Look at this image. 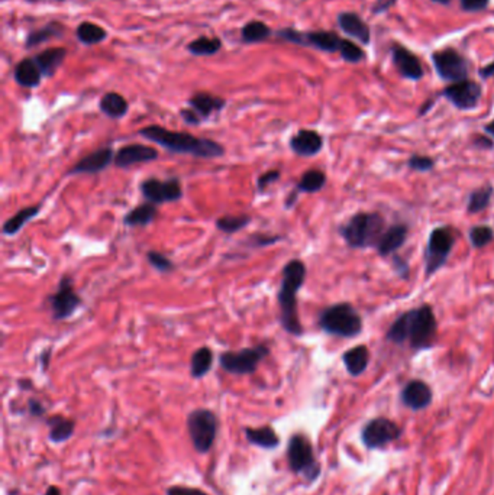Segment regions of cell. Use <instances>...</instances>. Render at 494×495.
<instances>
[{
	"label": "cell",
	"instance_id": "cell-1",
	"mask_svg": "<svg viewBox=\"0 0 494 495\" xmlns=\"http://www.w3.org/2000/svg\"><path fill=\"white\" fill-rule=\"evenodd\" d=\"M438 322L433 310L428 304H422L413 310L400 315L387 330V340L403 345L409 343L412 349H429L436 342Z\"/></svg>",
	"mask_w": 494,
	"mask_h": 495
},
{
	"label": "cell",
	"instance_id": "cell-2",
	"mask_svg": "<svg viewBox=\"0 0 494 495\" xmlns=\"http://www.w3.org/2000/svg\"><path fill=\"white\" fill-rule=\"evenodd\" d=\"M144 139L158 143L164 150L173 154L192 155L196 158L213 159L225 155V148L222 143H219L209 138L194 136L187 132L170 131L167 127L160 125L145 126L138 132Z\"/></svg>",
	"mask_w": 494,
	"mask_h": 495
},
{
	"label": "cell",
	"instance_id": "cell-3",
	"mask_svg": "<svg viewBox=\"0 0 494 495\" xmlns=\"http://www.w3.org/2000/svg\"><path fill=\"white\" fill-rule=\"evenodd\" d=\"M306 265L300 260H290L281 269V283L277 292L279 320L286 332L293 336L303 335L298 308V292L306 281Z\"/></svg>",
	"mask_w": 494,
	"mask_h": 495
},
{
	"label": "cell",
	"instance_id": "cell-4",
	"mask_svg": "<svg viewBox=\"0 0 494 495\" xmlns=\"http://www.w3.org/2000/svg\"><path fill=\"white\" fill-rule=\"evenodd\" d=\"M386 229V220L380 213L361 212L339 228V235L353 249L376 248Z\"/></svg>",
	"mask_w": 494,
	"mask_h": 495
},
{
	"label": "cell",
	"instance_id": "cell-5",
	"mask_svg": "<svg viewBox=\"0 0 494 495\" xmlns=\"http://www.w3.org/2000/svg\"><path fill=\"white\" fill-rule=\"evenodd\" d=\"M319 327L325 333L353 339L362 332V317L350 303H337L323 308L318 319Z\"/></svg>",
	"mask_w": 494,
	"mask_h": 495
},
{
	"label": "cell",
	"instance_id": "cell-6",
	"mask_svg": "<svg viewBox=\"0 0 494 495\" xmlns=\"http://www.w3.org/2000/svg\"><path fill=\"white\" fill-rule=\"evenodd\" d=\"M270 355V346L258 343L240 351H225L219 356L221 368L232 375H249L258 370V365Z\"/></svg>",
	"mask_w": 494,
	"mask_h": 495
},
{
	"label": "cell",
	"instance_id": "cell-7",
	"mask_svg": "<svg viewBox=\"0 0 494 495\" xmlns=\"http://www.w3.org/2000/svg\"><path fill=\"white\" fill-rule=\"evenodd\" d=\"M187 432L192 443L199 453H208L217 434L219 420L209 409H196L187 416Z\"/></svg>",
	"mask_w": 494,
	"mask_h": 495
},
{
	"label": "cell",
	"instance_id": "cell-8",
	"mask_svg": "<svg viewBox=\"0 0 494 495\" xmlns=\"http://www.w3.org/2000/svg\"><path fill=\"white\" fill-rule=\"evenodd\" d=\"M287 459L290 469L303 475L309 482H314L321 473V466L314 455V446L303 434L291 436L287 446Z\"/></svg>",
	"mask_w": 494,
	"mask_h": 495
},
{
	"label": "cell",
	"instance_id": "cell-9",
	"mask_svg": "<svg viewBox=\"0 0 494 495\" xmlns=\"http://www.w3.org/2000/svg\"><path fill=\"white\" fill-rule=\"evenodd\" d=\"M454 245L455 235L449 228L439 226L431 232L424 253L426 277H431V275L438 272V269H441L447 264Z\"/></svg>",
	"mask_w": 494,
	"mask_h": 495
},
{
	"label": "cell",
	"instance_id": "cell-10",
	"mask_svg": "<svg viewBox=\"0 0 494 495\" xmlns=\"http://www.w3.org/2000/svg\"><path fill=\"white\" fill-rule=\"evenodd\" d=\"M47 303L54 320H67L76 313V310L82 306L83 300L77 294L71 275H63L59 281L57 290L51 296H48Z\"/></svg>",
	"mask_w": 494,
	"mask_h": 495
},
{
	"label": "cell",
	"instance_id": "cell-11",
	"mask_svg": "<svg viewBox=\"0 0 494 495\" xmlns=\"http://www.w3.org/2000/svg\"><path fill=\"white\" fill-rule=\"evenodd\" d=\"M436 74L444 81L458 83L468 79L470 61L454 48L435 51L431 55Z\"/></svg>",
	"mask_w": 494,
	"mask_h": 495
},
{
	"label": "cell",
	"instance_id": "cell-12",
	"mask_svg": "<svg viewBox=\"0 0 494 495\" xmlns=\"http://www.w3.org/2000/svg\"><path fill=\"white\" fill-rule=\"evenodd\" d=\"M284 41L298 44L300 47H312L323 52H339L344 38L332 31H310L300 32L291 28H286L277 32Z\"/></svg>",
	"mask_w": 494,
	"mask_h": 495
},
{
	"label": "cell",
	"instance_id": "cell-13",
	"mask_svg": "<svg viewBox=\"0 0 494 495\" xmlns=\"http://www.w3.org/2000/svg\"><path fill=\"white\" fill-rule=\"evenodd\" d=\"M139 191L145 201L155 206L164 203H176L183 198V187L177 177H170L167 180H158L155 177L145 178L141 181Z\"/></svg>",
	"mask_w": 494,
	"mask_h": 495
},
{
	"label": "cell",
	"instance_id": "cell-14",
	"mask_svg": "<svg viewBox=\"0 0 494 495\" xmlns=\"http://www.w3.org/2000/svg\"><path fill=\"white\" fill-rule=\"evenodd\" d=\"M401 434V429L394 423V421L378 417L364 426L361 432V439L364 445L369 449H378L386 446L394 440H397Z\"/></svg>",
	"mask_w": 494,
	"mask_h": 495
},
{
	"label": "cell",
	"instance_id": "cell-15",
	"mask_svg": "<svg viewBox=\"0 0 494 495\" xmlns=\"http://www.w3.org/2000/svg\"><path fill=\"white\" fill-rule=\"evenodd\" d=\"M441 96L452 103L458 110H472L479 106L483 96L481 86L474 80H463L447 86Z\"/></svg>",
	"mask_w": 494,
	"mask_h": 495
},
{
	"label": "cell",
	"instance_id": "cell-16",
	"mask_svg": "<svg viewBox=\"0 0 494 495\" xmlns=\"http://www.w3.org/2000/svg\"><path fill=\"white\" fill-rule=\"evenodd\" d=\"M390 52H392L393 64L401 77L412 81H419L424 77L425 72H424L422 63H420L415 52H412L401 44L392 45Z\"/></svg>",
	"mask_w": 494,
	"mask_h": 495
},
{
	"label": "cell",
	"instance_id": "cell-17",
	"mask_svg": "<svg viewBox=\"0 0 494 495\" xmlns=\"http://www.w3.org/2000/svg\"><path fill=\"white\" fill-rule=\"evenodd\" d=\"M115 150L112 146H103L88 155L79 159L72 167L68 170V175H80V174H99L105 171L109 165L115 161Z\"/></svg>",
	"mask_w": 494,
	"mask_h": 495
},
{
	"label": "cell",
	"instance_id": "cell-18",
	"mask_svg": "<svg viewBox=\"0 0 494 495\" xmlns=\"http://www.w3.org/2000/svg\"><path fill=\"white\" fill-rule=\"evenodd\" d=\"M158 151L154 146L144 143H131L119 148L115 154L114 164L118 168H131L137 164H146L158 158Z\"/></svg>",
	"mask_w": 494,
	"mask_h": 495
},
{
	"label": "cell",
	"instance_id": "cell-19",
	"mask_svg": "<svg viewBox=\"0 0 494 495\" xmlns=\"http://www.w3.org/2000/svg\"><path fill=\"white\" fill-rule=\"evenodd\" d=\"M433 394L429 385L420 379L409 381L403 391H401V401L403 404L415 411L426 409L432 402Z\"/></svg>",
	"mask_w": 494,
	"mask_h": 495
},
{
	"label": "cell",
	"instance_id": "cell-20",
	"mask_svg": "<svg viewBox=\"0 0 494 495\" xmlns=\"http://www.w3.org/2000/svg\"><path fill=\"white\" fill-rule=\"evenodd\" d=\"M290 150L299 157H315L323 148V138L312 129H300L290 138Z\"/></svg>",
	"mask_w": 494,
	"mask_h": 495
},
{
	"label": "cell",
	"instance_id": "cell-21",
	"mask_svg": "<svg viewBox=\"0 0 494 495\" xmlns=\"http://www.w3.org/2000/svg\"><path fill=\"white\" fill-rule=\"evenodd\" d=\"M338 25L344 33L353 36L362 45L370 44L371 29L360 15L354 12H342L338 15Z\"/></svg>",
	"mask_w": 494,
	"mask_h": 495
},
{
	"label": "cell",
	"instance_id": "cell-22",
	"mask_svg": "<svg viewBox=\"0 0 494 495\" xmlns=\"http://www.w3.org/2000/svg\"><path fill=\"white\" fill-rule=\"evenodd\" d=\"M409 235V228L406 225H393L386 229L380 237L376 246L380 256H390L405 245Z\"/></svg>",
	"mask_w": 494,
	"mask_h": 495
},
{
	"label": "cell",
	"instance_id": "cell-23",
	"mask_svg": "<svg viewBox=\"0 0 494 495\" xmlns=\"http://www.w3.org/2000/svg\"><path fill=\"white\" fill-rule=\"evenodd\" d=\"M225 104H226L225 99L213 96L210 93H203V91L193 95L189 99L190 109L202 122L209 119L213 113L221 112V110L225 107Z\"/></svg>",
	"mask_w": 494,
	"mask_h": 495
},
{
	"label": "cell",
	"instance_id": "cell-24",
	"mask_svg": "<svg viewBox=\"0 0 494 495\" xmlns=\"http://www.w3.org/2000/svg\"><path fill=\"white\" fill-rule=\"evenodd\" d=\"M342 362L345 365V370L348 371L353 377H360L365 370L369 368L370 362V351L367 346L358 345L351 347L342 355Z\"/></svg>",
	"mask_w": 494,
	"mask_h": 495
},
{
	"label": "cell",
	"instance_id": "cell-25",
	"mask_svg": "<svg viewBox=\"0 0 494 495\" xmlns=\"http://www.w3.org/2000/svg\"><path fill=\"white\" fill-rule=\"evenodd\" d=\"M158 216V207L148 201L138 205L123 217V225L128 228H145L151 225Z\"/></svg>",
	"mask_w": 494,
	"mask_h": 495
},
{
	"label": "cell",
	"instance_id": "cell-26",
	"mask_svg": "<svg viewBox=\"0 0 494 495\" xmlns=\"http://www.w3.org/2000/svg\"><path fill=\"white\" fill-rule=\"evenodd\" d=\"M13 77L15 81L26 88H33L36 86H40L41 83V77L43 72L40 70V67L36 65L35 60H22L20 64L15 67L13 71Z\"/></svg>",
	"mask_w": 494,
	"mask_h": 495
},
{
	"label": "cell",
	"instance_id": "cell-27",
	"mask_svg": "<svg viewBox=\"0 0 494 495\" xmlns=\"http://www.w3.org/2000/svg\"><path fill=\"white\" fill-rule=\"evenodd\" d=\"M244 433L249 443L265 450H272L280 445V437L271 426H261L258 429L245 427Z\"/></svg>",
	"mask_w": 494,
	"mask_h": 495
},
{
	"label": "cell",
	"instance_id": "cell-28",
	"mask_svg": "<svg viewBox=\"0 0 494 495\" xmlns=\"http://www.w3.org/2000/svg\"><path fill=\"white\" fill-rule=\"evenodd\" d=\"M47 425L49 427L48 437L54 443H63L75 434L76 423L72 418H67L63 416H51L47 418Z\"/></svg>",
	"mask_w": 494,
	"mask_h": 495
},
{
	"label": "cell",
	"instance_id": "cell-29",
	"mask_svg": "<svg viewBox=\"0 0 494 495\" xmlns=\"http://www.w3.org/2000/svg\"><path fill=\"white\" fill-rule=\"evenodd\" d=\"M65 57H67L65 48H49V49H45L41 54L36 55L33 60H35L36 65L40 67L43 76L51 77V76H54V72L60 68V65L63 64Z\"/></svg>",
	"mask_w": 494,
	"mask_h": 495
},
{
	"label": "cell",
	"instance_id": "cell-30",
	"mask_svg": "<svg viewBox=\"0 0 494 495\" xmlns=\"http://www.w3.org/2000/svg\"><path fill=\"white\" fill-rule=\"evenodd\" d=\"M41 207H43V205H33V206H28V207L17 210L13 216H10L8 220H5V223L2 226V233L5 236L16 235L28 222H31L33 217L40 214Z\"/></svg>",
	"mask_w": 494,
	"mask_h": 495
},
{
	"label": "cell",
	"instance_id": "cell-31",
	"mask_svg": "<svg viewBox=\"0 0 494 495\" xmlns=\"http://www.w3.org/2000/svg\"><path fill=\"white\" fill-rule=\"evenodd\" d=\"M213 351L209 346H202L196 349L190 358V375L196 379L203 378L209 374L213 366Z\"/></svg>",
	"mask_w": 494,
	"mask_h": 495
},
{
	"label": "cell",
	"instance_id": "cell-32",
	"mask_svg": "<svg viewBox=\"0 0 494 495\" xmlns=\"http://www.w3.org/2000/svg\"><path fill=\"white\" fill-rule=\"evenodd\" d=\"M99 107L102 110V113H105L107 118L121 119L128 113L130 104H128L126 99L122 95L115 93V91H111V93H106L100 99Z\"/></svg>",
	"mask_w": 494,
	"mask_h": 495
},
{
	"label": "cell",
	"instance_id": "cell-33",
	"mask_svg": "<svg viewBox=\"0 0 494 495\" xmlns=\"http://www.w3.org/2000/svg\"><path fill=\"white\" fill-rule=\"evenodd\" d=\"M326 184V175L321 170H307L300 177L298 186L295 187L299 193H318Z\"/></svg>",
	"mask_w": 494,
	"mask_h": 495
},
{
	"label": "cell",
	"instance_id": "cell-34",
	"mask_svg": "<svg viewBox=\"0 0 494 495\" xmlns=\"http://www.w3.org/2000/svg\"><path fill=\"white\" fill-rule=\"evenodd\" d=\"M63 31H64V26L60 22H51L41 29H36L28 35L26 42H25L26 48H32V47L43 44V42H47L52 38H57V36H60L63 33Z\"/></svg>",
	"mask_w": 494,
	"mask_h": 495
},
{
	"label": "cell",
	"instance_id": "cell-35",
	"mask_svg": "<svg viewBox=\"0 0 494 495\" xmlns=\"http://www.w3.org/2000/svg\"><path fill=\"white\" fill-rule=\"evenodd\" d=\"M251 220H252L251 216L245 214V213L236 214V216L226 214V216H222L216 220V228H217V230H221L226 235H232V233H236V232L242 230L244 228H247L251 223Z\"/></svg>",
	"mask_w": 494,
	"mask_h": 495
},
{
	"label": "cell",
	"instance_id": "cell-36",
	"mask_svg": "<svg viewBox=\"0 0 494 495\" xmlns=\"http://www.w3.org/2000/svg\"><path fill=\"white\" fill-rule=\"evenodd\" d=\"M76 35L79 41L86 45H95L106 40V31L91 22H83L82 25H79Z\"/></svg>",
	"mask_w": 494,
	"mask_h": 495
},
{
	"label": "cell",
	"instance_id": "cell-37",
	"mask_svg": "<svg viewBox=\"0 0 494 495\" xmlns=\"http://www.w3.org/2000/svg\"><path fill=\"white\" fill-rule=\"evenodd\" d=\"M493 193H494V190H493L491 186L474 190L468 197L467 212L471 213V214H475V213H480V212L486 210L488 207V205H490V200H491Z\"/></svg>",
	"mask_w": 494,
	"mask_h": 495
},
{
	"label": "cell",
	"instance_id": "cell-38",
	"mask_svg": "<svg viewBox=\"0 0 494 495\" xmlns=\"http://www.w3.org/2000/svg\"><path fill=\"white\" fill-rule=\"evenodd\" d=\"M241 33H242V40L247 44H255V42H263L264 40H267L271 35V29L260 21H251L249 24H247L242 28Z\"/></svg>",
	"mask_w": 494,
	"mask_h": 495
},
{
	"label": "cell",
	"instance_id": "cell-39",
	"mask_svg": "<svg viewBox=\"0 0 494 495\" xmlns=\"http://www.w3.org/2000/svg\"><path fill=\"white\" fill-rule=\"evenodd\" d=\"M222 42L217 38H208V36H200V38L192 41L187 47L189 52L197 57H202V55H215L219 49H221Z\"/></svg>",
	"mask_w": 494,
	"mask_h": 495
},
{
	"label": "cell",
	"instance_id": "cell-40",
	"mask_svg": "<svg viewBox=\"0 0 494 495\" xmlns=\"http://www.w3.org/2000/svg\"><path fill=\"white\" fill-rule=\"evenodd\" d=\"M494 239V230L490 226H474L470 229L471 245L477 249L486 248Z\"/></svg>",
	"mask_w": 494,
	"mask_h": 495
},
{
	"label": "cell",
	"instance_id": "cell-41",
	"mask_svg": "<svg viewBox=\"0 0 494 495\" xmlns=\"http://www.w3.org/2000/svg\"><path fill=\"white\" fill-rule=\"evenodd\" d=\"M339 54H341L344 61L351 63V64H358V63L364 61V58H365L364 49L360 45H357L355 42H353L350 40H345V38H344Z\"/></svg>",
	"mask_w": 494,
	"mask_h": 495
},
{
	"label": "cell",
	"instance_id": "cell-42",
	"mask_svg": "<svg viewBox=\"0 0 494 495\" xmlns=\"http://www.w3.org/2000/svg\"><path fill=\"white\" fill-rule=\"evenodd\" d=\"M146 261H148L150 265L154 267L158 272H171L176 268V265L173 264V261L169 258V256L158 251L146 252Z\"/></svg>",
	"mask_w": 494,
	"mask_h": 495
},
{
	"label": "cell",
	"instance_id": "cell-43",
	"mask_svg": "<svg viewBox=\"0 0 494 495\" xmlns=\"http://www.w3.org/2000/svg\"><path fill=\"white\" fill-rule=\"evenodd\" d=\"M283 239L281 235H270V233H252L247 239V245L249 248H265L277 244Z\"/></svg>",
	"mask_w": 494,
	"mask_h": 495
},
{
	"label": "cell",
	"instance_id": "cell-44",
	"mask_svg": "<svg viewBox=\"0 0 494 495\" xmlns=\"http://www.w3.org/2000/svg\"><path fill=\"white\" fill-rule=\"evenodd\" d=\"M408 167L413 171H419V173H428L431 170H433L435 167V161L431 157L426 155H419L415 154L409 158L408 161Z\"/></svg>",
	"mask_w": 494,
	"mask_h": 495
},
{
	"label": "cell",
	"instance_id": "cell-45",
	"mask_svg": "<svg viewBox=\"0 0 494 495\" xmlns=\"http://www.w3.org/2000/svg\"><path fill=\"white\" fill-rule=\"evenodd\" d=\"M280 177H281V171L280 170H268V171L263 173L257 178V190H258V193H263L265 189L272 186L274 182H277L280 180Z\"/></svg>",
	"mask_w": 494,
	"mask_h": 495
},
{
	"label": "cell",
	"instance_id": "cell-46",
	"mask_svg": "<svg viewBox=\"0 0 494 495\" xmlns=\"http://www.w3.org/2000/svg\"><path fill=\"white\" fill-rule=\"evenodd\" d=\"M460 6L464 12L470 13L483 12L490 6V0H460Z\"/></svg>",
	"mask_w": 494,
	"mask_h": 495
},
{
	"label": "cell",
	"instance_id": "cell-47",
	"mask_svg": "<svg viewBox=\"0 0 494 495\" xmlns=\"http://www.w3.org/2000/svg\"><path fill=\"white\" fill-rule=\"evenodd\" d=\"M167 495H209L199 488H189L181 485H173L167 489Z\"/></svg>",
	"mask_w": 494,
	"mask_h": 495
},
{
	"label": "cell",
	"instance_id": "cell-48",
	"mask_svg": "<svg viewBox=\"0 0 494 495\" xmlns=\"http://www.w3.org/2000/svg\"><path fill=\"white\" fill-rule=\"evenodd\" d=\"M397 3V0H376L371 6V13L373 15H381L389 12L394 5Z\"/></svg>",
	"mask_w": 494,
	"mask_h": 495
},
{
	"label": "cell",
	"instance_id": "cell-49",
	"mask_svg": "<svg viewBox=\"0 0 494 495\" xmlns=\"http://www.w3.org/2000/svg\"><path fill=\"white\" fill-rule=\"evenodd\" d=\"M28 411L33 417H41L45 414V407L40 400L36 398H29L28 400Z\"/></svg>",
	"mask_w": 494,
	"mask_h": 495
},
{
	"label": "cell",
	"instance_id": "cell-50",
	"mask_svg": "<svg viewBox=\"0 0 494 495\" xmlns=\"http://www.w3.org/2000/svg\"><path fill=\"white\" fill-rule=\"evenodd\" d=\"M180 116H181L183 120H185V123L192 125V126H197V125L202 123V120L199 119V116L193 112L190 107L189 109H181L180 110Z\"/></svg>",
	"mask_w": 494,
	"mask_h": 495
},
{
	"label": "cell",
	"instance_id": "cell-51",
	"mask_svg": "<svg viewBox=\"0 0 494 495\" xmlns=\"http://www.w3.org/2000/svg\"><path fill=\"white\" fill-rule=\"evenodd\" d=\"M472 145L477 146L479 150H491V148H494L493 141L490 138H486V136H475L474 141H472Z\"/></svg>",
	"mask_w": 494,
	"mask_h": 495
},
{
	"label": "cell",
	"instance_id": "cell-52",
	"mask_svg": "<svg viewBox=\"0 0 494 495\" xmlns=\"http://www.w3.org/2000/svg\"><path fill=\"white\" fill-rule=\"evenodd\" d=\"M393 265L396 268V271L401 275V277H408V274H409V265L408 262H405L401 258H399V256H394L393 258Z\"/></svg>",
	"mask_w": 494,
	"mask_h": 495
},
{
	"label": "cell",
	"instance_id": "cell-53",
	"mask_svg": "<svg viewBox=\"0 0 494 495\" xmlns=\"http://www.w3.org/2000/svg\"><path fill=\"white\" fill-rule=\"evenodd\" d=\"M479 74L483 80H487V79H491L494 77V61H491L490 64L484 65L483 68L479 70Z\"/></svg>",
	"mask_w": 494,
	"mask_h": 495
},
{
	"label": "cell",
	"instance_id": "cell-54",
	"mask_svg": "<svg viewBox=\"0 0 494 495\" xmlns=\"http://www.w3.org/2000/svg\"><path fill=\"white\" fill-rule=\"evenodd\" d=\"M51 355H52V349H51V347H48V349L43 351V354H41V356H40V362H41V366H43V371H44V372L49 368Z\"/></svg>",
	"mask_w": 494,
	"mask_h": 495
},
{
	"label": "cell",
	"instance_id": "cell-55",
	"mask_svg": "<svg viewBox=\"0 0 494 495\" xmlns=\"http://www.w3.org/2000/svg\"><path fill=\"white\" fill-rule=\"evenodd\" d=\"M299 194H300V193H299L296 189L293 190V191L287 196V198H286V201H284V207H286V209H291L293 206H295L298 198H299Z\"/></svg>",
	"mask_w": 494,
	"mask_h": 495
},
{
	"label": "cell",
	"instance_id": "cell-56",
	"mask_svg": "<svg viewBox=\"0 0 494 495\" xmlns=\"http://www.w3.org/2000/svg\"><path fill=\"white\" fill-rule=\"evenodd\" d=\"M484 132H486L488 136L494 138V119H493L490 123H487V125L484 126Z\"/></svg>",
	"mask_w": 494,
	"mask_h": 495
},
{
	"label": "cell",
	"instance_id": "cell-57",
	"mask_svg": "<svg viewBox=\"0 0 494 495\" xmlns=\"http://www.w3.org/2000/svg\"><path fill=\"white\" fill-rule=\"evenodd\" d=\"M45 495H61V491H60V488L52 485L45 491Z\"/></svg>",
	"mask_w": 494,
	"mask_h": 495
},
{
	"label": "cell",
	"instance_id": "cell-58",
	"mask_svg": "<svg viewBox=\"0 0 494 495\" xmlns=\"http://www.w3.org/2000/svg\"><path fill=\"white\" fill-rule=\"evenodd\" d=\"M20 385H21V388H24V390H31L32 388V382L29 379H21Z\"/></svg>",
	"mask_w": 494,
	"mask_h": 495
},
{
	"label": "cell",
	"instance_id": "cell-59",
	"mask_svg": "<svg viewBox=\"0 0 494 495\" xmlns=\"http://www.w3.org/2000/svg\"><path fill=\"white\" fill-rule=\"evenodd\" d=\"M432 2L438 3V5H449L451 0H432Z\"/></svg>",
	"mask_w": 494,
	"mask_h": 495
},
{
	"label": "cell",
	"instance_id": "cell-60",
	"mask_svg": "<svg viewBox=\"0 0 494 495\" xmlns=\"http://www.w3.org/2000/svg\"><path fill=\"white\" fill-rule=\"evenodd\" d=\"M28 2H43V0H28ZM52 2H64V0H52Z\"/></svg>",
	"mask_w": 494,
	"mask_h": 495
}]
</instances>
